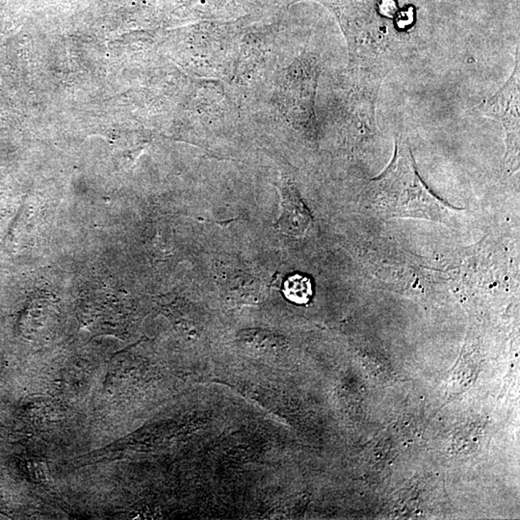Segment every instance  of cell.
Returning <instances> with one entry per match:
<instances>
[{
	"mask_svg": "<svg viewBox=\"0 0 520 520\" xmlns=\"http://www.w3.org/2000/svg\"><path fill=\"white\" fill-rule=\"evenodd\" d=\"M517 46L514 67L504 85L477 106L479 114L501 123L506 133V167L511 172L519 168L520 64Z\"/></svg>",
	"mask_w": 520,
	"mask_h": 520,
	"instance_id": "2",
	"label": "cell"
},
{
	"mask_svg": "<svg viewBox=\"0 0 520 520\" xmlns=\"http://www.w3.org/2000/svg\"><path fill=\"white\" fill-rule=\"evenodd\" d=\"M395 151L389 166L368 183V205L384 219L411 218L445 223L462 209L443 202L421 178L406 132L395 135Z\"/></svg>",
	"mask_w": 520,
	"mask_h": 520,
	"instance_id": "1",
	"label": "cell"
},
{
	"mask_svg": "<svg viewBox=\"0 0 520 520\" xmlns=\"http://www.w3.org/2000/svg\"><path fill=\"white\" fill-rule=\"evenodd\" d=\"M282 215L277 221V227L288 235L300 236L304 235L310 227V219L307 209L299 199L295 189L286 187L282 189Z\"/></svg>",
	"mask_w": 520,
	"mask_h": 520,
	"instance_id": "3",
	"label": "cell"
},
{
	"mask_svg": "<svg viewBox=\"0 0 520 520\" xmlns=\"http://www.w3.org/2000/svg\"><path fill=\"white\" fill-rule=\"evenodd\" d=\"M285 296L297 304H305L312 295V286L310 280L302 275L289 277L285 282Z\"/></svg>",
	"mask_w": 520,
	"mask_h": 520,
	"instance_id": "4",
	"label": "cell"
}]
</instances>
